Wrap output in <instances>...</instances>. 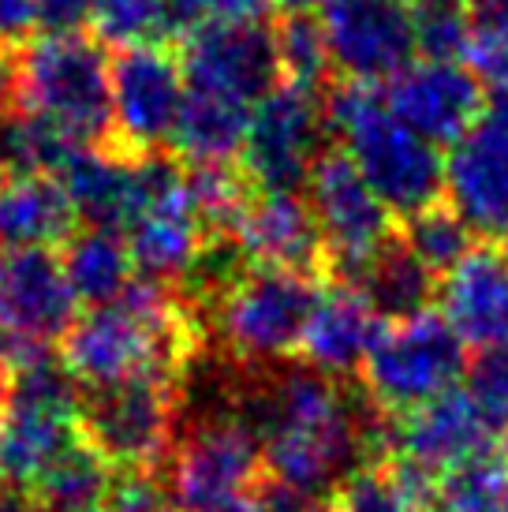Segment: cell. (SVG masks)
<instances>
[{
    "label": "cell",
    "instance_id": "6da1fadb",
    "mask_svg": "<svg viewBox=\"0 0 508 512\" xmlns=\"http://www.w3.org/2000/svg\"><path fill=\"white\" fill-rule=\"evenodd\" d=\"M232 412L262 445L269 479L325 501L352 471L389 456L393 415L352 378H325L307 363L243 367Z\"/></svg>",
    "mask_w": 508,
    "mask_h": 512
},
{
    "label": "cell",
    "instance_id": "7a4b0ae2",
    "mask_svg": "<svg viewBox=\"0 0 508 512\" xmlns=\"http://www.w3.org/2000/svg\"><path fill=\"white\" fill-rule=\"evenodd\" d=\"M322 113L325 135L337 139L340 154L359 169L389 214L411 217L441 199L445 157L396 120L378 86L344 79L329 90Z\"/></svg>",
    "mask_w": 508,
    "mask_h": 512
},
{
    "label": "cell",
    "instance_id": "3957f363",
    "mask_svg": "<svg viewBox=\"0 0 508 512\" xmlns=\"http://www.w3.org/2000/svg\"><path fill=\"white\" fill-rule=\"evenodd\" d=\"M15 105L79 146H109V57L90 38H38L15 60Z\"/></svg>",
    "mask_w": 508,
    "mask_h": 512
},
{
    "label": "cell",
    "instance_id": "277c9868",
    "mask_svg": "<svg viewBox=\"0 0 508 512\" xmlns=\"http://www.w3.org/2000/svg\"><path fill=\"white\" fill-rule=\"evenodd\" d=\"M318 292L322 288L307 273L247 266L206 311L232 363L269 367L299 352Z\"/></svg>",
    "mask_w": 508,
    "mask_h": 512
},
{
    "label": "cell",
    "instance_id": "5b68a950",
    "mask_svg": "<svg viewBox=\"0 0 508 512\" xmlns=\"http://www.w3.org/2000/svg\"><path fill=\"white\" fill-rule=\"evenodd\" d=\"M75 423L113 471H157L180 430V382L142 374L105 389H83Z\"/></svg>",
    "mask_w": 508,
    "mask_h": 512
},
{
    "label": "cell",
    "instance_id": "8992f818",
    "mask_svg": "<svg viewBox=\"0 0 508 512\" xmlns=\"http://www.w3.org/2000/svg\"><path fill=\"white\" fill-rule=\"evenodd\" d=\"M464 344L434 311L385 322L363 363V389L385 415H408L464 378Z\"/></svg>",
    "mask_w": 508,
    "mask_h": 512
},
{
    "label": "cell",
    "instance_id": "52a82bcc",
    "mask_svg": "<svg viewBox=\"0 0 508 512\" xmlns=\"http://www.w3.org/2000/svg\"><path fill=\"white\" fill-rule=\"evenodd\" d=\"M262 471V445L243 427L240 415L213 412L187 419L176 430L157 475L165 479L180 512H210L247 498Z\"/></svg>",
    "mask_w": 508,
    "mask_h": 512
},
{
    "label": "cell",
    "instance_id": "ba28073f",
    "mask_svg": "<svg viewBox=\"0 0 508 512\" xmlns=\"http://www.w3.org/2000/svg\"><path fill=\"white\" fill-rule=\"evenodd\" d=\"M307 202L322 232L325 262L337 281L355 285V277L393 243V214L340 150H325L314 161Z\"/></svg>",
    "mask_w": 508,
    "mask_h": 512
},
{
    "label": "cell",
    "instance_id": "9c48e42d",
    "mask_svg": "<svg viewBox=\"0 0 508 512\" xmlns=\"http://www.w3.org/2000/svg\"><path fill=\"white\" fill-rule=\"evenodd\" d=\"M325 113L318 90L281 83L251 109L240 172L258 191H299L325 154Z\"/></svg>",
    "mask_w": 508,
    "mask_h": 512
},
{
    "label": "cell",
    "instance_id": "30bf717a",
    "mask_svg": "<svg viewBox=\"0 0 508 512\" xmlns=\"http://www.w3.org/2000/svg\"><path fill=\"white\" fill-rule=\"evenodd\" d=\"M184 98V68L180 57H172L165 45L116 53V60H109V105H113L109 146L131 157L161 154L172 143Z\"/></svg>",
    "mask_w": 508,
    "mask_h": 512
},
{
    "label": "cell",
    "instance_id": "8fae6325",
    "mask_svg": "<svg viewBox=\"0 0 508 512\" xmlns=\"http://www.w3.org/2000/svg\"><path fill=\"white\" fill-rule=\"evenodd\" d=\"M314 19L329 45L333 72L352 83H389L419 57L415 12L404 0H322Z\"/></svg>",
    "mask_w": 508,
    "mask_h": 512
},
{
    "label": "cell",
    "instance_id": "7c38bea8",
    "mask_svg": "<svg viewBox=\"0 0 508 512\" xmlns=\"http://www.w3.org/2000/svg\"><path fill=\"white\" fill-rule=\"evenodd\" d=\"M385 101L400 124L434 146L460 143L486 113V94L464 60H411L385 83Z\"/></svg>",
    "mask_w": 508,
    "mask_h": 512
},
{
    "label": "cell",
    "instance_id": "4fadbf2b",
    "mask_svg": "<svg viewBox=\"0 0 508 512\" xmlns=\"http://www.w3.org/2000/svg\"><path fill=\"white\" fill-rule=\"evenodd\" d=\"M180 68L191 90L258 105L281 79L273 30L262 23L202 27L184 38Z\"/></svg>",
    "mask_w": 508,
    "mask_h": 512
},
{
    "label": "cell",
    "instance_id": "5bb4252c",
    "mask_svg": "<svg viewBox=\"0 0 508 512\" xmlns=\"http://www.w3.org/2000/svg\"><path fill=\"white\" fill-rule=\"evenodd\" d=\"M445 206L479 236L508 232V109L497 105L445 154Z\"/></svg>",
    "mask_w": 508,
    "mask_h": 512
},
{
    "label": "cell",
    "instance_id": "9a60e30c",
    "mask_svg": "<svg viewBox=\"0 0 508 512\" xmlns=\"http://www.w3.org/2000/svg\"><path fill=\"white\" fill-rule=\"evenodd\" d=\"M79 299L71 292L57 251L0 247V333L8 341L57 344L79 318Z\"/></svg>",
    "mask_w": 508,
    "mask_h": 512
},
{
    "label": "cell",
    "instance_id": "2e32d148",
    "mask_svg": "<svg viewBox=\"0 0 508 512\" xmlns=\"http://www.w3.org/2000/svg\"><path fill=\"white\" fill-rule=\"evenodd\" d=\"M438 314L475 352L508 348V255L475 243L438 281Z\"/></svg>",
    "mask_w": 508,
    "mask_h": 512
},
{
    "label": "cell",
    "instance_id": "e0dca14e",
    "mask_svg": "<svg viewBox=\"0 0 508 512\" xmlns=\"http://www.w3.org/2000/svg\"><path fill=\"white\" fill-rule=\"evenodd\" d=\"M494 441H501V434L490 427L479 404L467 397V389H449L415 412L393 415L389 456L415 460L419 468L441 475Z\"/></svg>",
    "mask_w": 508,
    "mask_h": 512
},
{
    "label": "cell",
    "instance_id": "ac0fdd59",
    "mask_svg": "<svg viewBox=\"0 0 508 512\" xmlns=\"http://www.w3.org/2000/svg\"><path fill=\"white\" fill-rule=\"evenodd\" d=\"M232 243L251 266L288 270L311 277L325 262L322 232L311 214V202L299 191H258L243 210Z\"/></svg>",
    "mask_w": 508,
    "mask_h": 512
},
{
    "label": "cell",
    "instance_id": "d6986e66",
    "mask_svg": "<svg viewBox=\"0 0 508 512\" xmlns=\"http://www.w3.org/2000/svg\"><path fill=\"white\" fill-rule=\"evenodd\" d=\"M381 326L385 322L374 314V307L363 299L359 288L333 281L318 292L311 322H307L303 341H299V356L325 378L348 382V378H355V370L367 363L370 344L378 341Z\"/></svg>",
    "mask_w": 508,
    "mask_h": 512
},
{
    "label": "cell",
    "instance_id": "ffe728a7",
    "mask_svg": "<svg viewBox=\"0 0 508 512\" xmlns=\"http://www.w3.org/2000/svg\"><path fill=\"white\" fill-rule=\"evenodd\" d=\"M53 180L90 228L124 232L142 210L139 157L120 154L113 146H75Z\"/></svg>",
    "mask_w": 508,
    "mask_h": 512
},
{
    "label": "cell",
    "instance_id": "44dd1931",
    "mask_svg": "<svg viewBox=\"0 0 508 512\" xmlns=\"http://www.w3.org/2000/svg\"><path fill=\"white\" fill-rule=\"evenodd\" d=\"M75 206L53 176H19L0 180V247L27 251V247H64L75 236Z\"/></svg>",
    "mask_w": 508,
    "mask_h": 512
},
{
    "label": "cell",
    "instance_id": "7402d4cb",
    "mask_svg": "<svg viewBox=\"0 0 508 512\" xmlns=\"http://www.w3.org/2000/svg\"><path fill=\"white\" fill-rule=\"evenodd\" d=\"M247 124H251V105L187 86L169 150L187 165H232L243 150Z\"/></svg>",
    "mask_w": 508,
    "mask_h": 512
},
{
    "label": "cell",
    "instance_id": "603a6c76",
    "mask_svg": "<svg viewBox=\"0 0 508 512\" xmlns=\"http://www.w3.org/2000/svg\"><path fill=\"white\" fill-rule=\"evenodd\" d=\"M79 438V423L38 408L8 404L0 412V486L30 490L49 460Z\"/></svg>",
    "mask_w": 508,
    "mask_h": 512
},
{
    "label": "cell",
    "instance_id": "cb8c5ba5",
    "mask_svg": "<svg viewBox=\"0 0 508 512\" xmlns=\"http://www.w3.org/2000/svg\"><path fill=\"white\" fill-rule=\"evenodd\" d=\"M60 266H64V277H68L75 299L86 303V311L116 303L139 277L124 232H113V228L75 232L60 251Z\"/></svg>",
    "mask_w": 508,
    "mask_h": 512
},
{
    "label": "cell",
    "instance_id": "d4e9b609",
    "mask_svg": "<svg viewBox=\"0 0 508 512\" xmlns=\"http://www.w3.org/2000/svg\"><path fill=\"white\" fill-rule=\"evenodd\" d=\"M352 288L363 292L381 322H404V318L430 311V299L438 296V277L404 243L393 240L355 277Z\"/></svg>",
    "mask_w": 508,
    "mask_h": 512
},
{
    "label": "cell",
    "instance_id": "484cf974",
    "mask_svg": "<svg viewBox=\"0 0 508 512\" xmlns=\"http://www.w3.org/2000/svg\"><path fill=\"white\" fill-rule=\"evenodd\" d=\"M109 483H113V468L79 434L71 445H64L49 460V468L34 479L30 494L38 498V505L45 512H86V509H98L101 501H105Z\"/></svg>",
    "mask_w": 508,
    "mask_h": 512
},
{
    "label": "cell",
    "instance_id": "4316f807",
    "mask_svg": "<svg viewBox=\"0 0 508 512\" xmlns=\"http://www.w3.org/2000/svg\"><path fill=\"white\" fill-rule=\"evenodd\" d=\"M75 146L79 143H71L49 120L19 109V105H8L0 113V180L57 176Z\"/></svg>",
    "mask_w": 508,
    "mask_h": 512
},
{
    "label": "cell",
    "instance_id": "83f0119b",
    "mask_svg": "<svg viewBox=\"0 0 508 512\" xmlns=\"http://www.w3.org/2000/svg\"><path fill=\"white\" fill-rule=\"evenodd\" d=\"M508 509V445L494 441L456 468L441 471L438 512H505Z\"/></svg>",
    "mask_w": 508,
    "mask_h": 512
},
{
    "label": "cell",
    "instance_id": "f1b7e54d",
    "mask_svg": "<svg viewBox=\"0 0 508 512\" xmlns=\"http://www.w3.org/2000/svg\"><path fill=\"white\" fill-rule=\"evenodd\" d=\"M184 184L187 199L195 206L202 228L210 232V240H232V232L251 202L247 176L232 165H191L184 172Z\"/></svg>",
    "mask_w": 508,
    "mask_h": 512
},
{
    "label": "cell",
    "instance_id": "f546056e",
    "mask_svg": "<svg viewBox=\"0 0 508 512\" xmlns=\"http://www.w3.org/2000/svg\"><path fill=\"white\" fill-rule=\"evenodd\" d=\"M90 30L101 49H142L172 42L169 0H94Z\"/></svg>",
    "mask_w": 508,
    "mask_h": 512
},
{
    "label": "cell",
    "instance_id": "4dcf8cb0",
    "mask_svg": "<svg viewBox=\"0 0 508 512\" xmlns=\"http://www.w3.org/2000/svg\"><path fill=\"white\" fill-rule=\"evenodd\" d=\"M471 236H475V232L452 214L445 202H434V206H426L419 214L404 217V236H400V243H404L434 277H441V273H449L452 266L475 247Z\"/></svg>",
    "mask_w": 508,
    "mask_h": 512
},
{
    "label": "cell",
    "instance_id": "1f68e13d",
    "mask_svg": "<svg viewBox=\"0 0 508 512\" xmlns=\"http://www.w3.org/2000/svg\"><path fill=\"white\" fill-rule=\"evenodd\" d=\"M273 42H277V64H281L284 83L318 90L325 83V75L333 72L329 45H325L322 27L311 12L288 15L281 27L273 30Z\"/></svg>",
    "mask_w": 508,
    "mask_h": 512
},
{
    "label": "cell",
    "instance_id": "d6a6232c",
    "mask_svg": "<svg viewBox=\"0 0 508 512\" xmlns=\"http://www.w3.org/2000/svg\"><path fill=\"white\" fill-rule=\"evenodd\" d=\"M329 501H333L329 505L333 512H411L385 464H367L352 471Z\"/></svg>",
    "mask_w": 508,
    "mask_h": 512
},
{
    "label": "cell",
    "instance_id": "836d02e7",
    "mask_svg": "<svg viewBox=\"0 0 508 512\" xmlns=\"http://www.w3.org/2000/svg\"><path fill=\"white\" fill-rule=\"evenodd\" d=\"M273 0H169L172 38L225 23H262Z\"/></svg>",
    "mask_w": 508,
    "mask_h": 512
},
{
    "label": "cell",
    "instance_id": "e575fe53",
    "mask_svg": "<svg viewBox=\"0 0 508 512\" xmlns=\"http://www.w3.org/2000/svg\"><path fill=\"white\" fill-rule=\"evenodd\" d=\"M467 397L479 404V412L490 419L497 434L508 430V348L479 352V359L464 370Z\"/></svg>",
    "mask_w": 508,
    "mask_h": 512
},
{
    "label": "cell",
    "instance_id": "d590c367",
    "mask_svg": "<svg viewBox=\"0 0 508 512\" xmlns=\"http://www.w3.org/2000/svg\"><path fill=\"white\" fill-rule=\"evenodd\" d=\"M105 512H180L172 501L165 479L150 468H124L113 471L109 494L101 501Z\"/></svg>",
    "mask_w": 508,
    "mask_h": 512
},
{
    "label": "cell",
    "instance_id": "8d00e7d4",
    "mask_svg": "<svg viewBox=\"0 0 508 512\" xmlns=\"http://www.w3.org/2000/svg\"><path fill=\"white\" fill-rule=\"evenodd\" d=\"M464 60L479 79L482 94H490L501 109H508V30H471Z\"/></svg>",
    "mask_w": 508,
    "mask_h": 512
},
{
    "label": "cell",
    "instance_id": "74e56055",
    "mask_svg": "<svg viewBox=\"0 0 508 512\" xmlns=\"http://www.w3.org/2000/svg\"><path fill=\"white\" fill-rule=\"evenodd\" d=\"M471 45L467 12H419L415 15V49L430 60H460Z\"/></svg>",
    "mask_w": 508,
    "mask_h": 512
},
{
    "label": "cell",
    "instance_id": "f35d334b",
    "mask_svg": "<svg viewBox=\"0 0 508 512\" xmlns=\"http://www.w3.org/2000/svg\"><path fill=\"white\" fill-rule=\"evenodd\" d=\"M94 0H38L34 30L42 38H83L90 30Z\"/></svg>",
    "mask_w": 508,
    "mask_h": 512
},
{
    "label": "cell",
    "instance_id": "ab89813d",
    "mask_svg": "<svg viewBox=\"0 0 508 512\" xmlns=\"http://www.w3.org/2000/svg\"><path fill=\"white\" fill-rule=\"evenodd\" d=\"M251 498L262 512H325V501L303 494V490H296V486L269 479L266 471H262V479L254 483Z\"/></svg>",
    "mask_w": 508,
    "mask_h": 512
},
{
    "label": "cell",
    "instance_id": "60d3db41",
    "mask_svg": "<svg viewBox=\"0 0 508 512\" xmlns=\"http://www.w3.org/2000/svg\"><path fill=\"white\" fill-rule=\"evenodd\" d=\"M38 0H0V49H23L34 34Z\"/></svg>",
    "mask_w": 508,
    "mask_h": 512
},
{
    "label": "cell",
    "instance_id": "b9f144b4",
    "mask_svg": "<svg viewBox=\"0 0 508 512\" xmlns=\"http://www.w3.org/2000/svg\"><path fill=\"white\" fill-rule=\"evenodd\" d=\"M471 30H508V0H467Z\"/></svg>",
    "mask_w": 508,
    "mask_h": 512
},
{
    "label": "cell",
    "instance_id": "7bdbcfd3",
    "mask_svg": "<svg viewBox=\"0 0 508 512\" xmlns=\"http://www.w3.org/2000/svg\"><path fill=\"white\" fill-rule=\"evenodd\" d=\"M0 512H45L30 490L19 486H0Z\"/></svg>",
    "mask_w": 508,
    "mask_h": 512
},
{
    "label": "cell",
    "instance_id": "ee69618b",
    "mask_svg": "<svg viewBox=\"0 0 508 512\" xmlns=\"http://www.w3.org/2000/svg\"><path fill=\"white\" fill-rule=\"evenodd\" d=\"M15 105V60L8 57V49H0V113Z\"/></svg>",
    "mask_w": 508,
    "mask_h": 512
},
{
    "label": "cell",
    "instance_id": "f6af8a7d",
    "mask_svg": "<svg viewBox=\"0 0 508 512\" xmlns=\"http://www.w3.org/2000/svg\"><path fill=\"white\" fill-rule=\"evenodd\" d=\"M8 393H12V344L0 333V412L8 408Z\"/></svg>",
    "mask_w": 508,
    "mask_h": 512
},
{
    "label": "cell",
    "instance_id": "bcb514c9",
    "mask_svg": "<svg viewBox=\"0 0 508 512\" xmlns=\"http://www.w3.org/2000/svg\"><path fill=\"white\" fill-rule=\"evenodd\" d=\"M411 12H467V0H404Z\"/></svg>",
    "mask_w": 508,
    "mask_h": 512
},
{
    "label": "cell",
    "instance_id": "7dc6e473",
    "mask_svg": "<svg viewBox=\"0 0 508 512\" xmlns=\"http://www.w3.org/2000/svg\"><path fill=\"white\" fill-rule=\"evenodd\" d=\"M273 4H281L288 15H307L311 8H318L322 0H273Z\"/></svg>",
    "mask_w": 508,
    "mask_h": 512
},
{
    "label": "cell",
    "instance_id": "c3c4849f",
    "mask_svg": "<svg viewBox=\"0 0 508 512\" xmlns=\"http://www.w3.org/2000/svg\"><path fill=\"white\" fill-rule=\"evenodd\" d=\"M210 512H262V509H258V505H254V498L247 494V498L228 501V505H221V509H210Z\"/></svg>",
    "mask_w": 508,
    "mask_h": 512
},
{
    "label": "cell",
    "instance_id": "681fc988",
    "mask_svg": "<svg viewBox=\"0 0 508 512\" xmlns=\"http://www.w3.org/2000/svg\"><path fill=\"white\" fill-rule=\"evenodd\" d=\"M505 255H508V232H505Z\"/></svg>",
    "mask_w": 508,
    "mask_h": 512
},
{
    "label": "cell",
    "instance_id": "f907efd6",
    "mask_svg": "<svg viewBox=\"0 0 508 512\" xmlns=\"http://www.w3.org/2000/svg\"><path fill=\"white\" fill-rule=\"evenodd\" d=\"M86 512H105V509H86Z\"/></svg>",
    "mask_w": 508,
    "mask_h": 512
},
{
    "label": "cell",
    "instance_id": "816d5d0a",
    "mask_svg": "<svg viewBox=\"0 0 508 512\" xmlns=\"http://www.w3.org/2000/svg\"><path fill=\"white\" fill-rule=\"evenodd\" d=\"M325 512H333V509H325Z\"/></svg>",
    "mask_w": 508,
    "mask_h": 512
},
{
    "label": "cell",
    "instance_id": "f5cc1de1",
    "mask_svg": "<svg viewBox=\"0 0 508 512\" xmlns=\"http://www.w3.org/2000/svg\"><path fill=\"white\" fill-rule=\"evenodd\" d=\"M505 512H508V509H505Z\"/></svg>",
    "mask_w": 508,
    "mask_h": 512
}]
</instances>
